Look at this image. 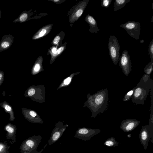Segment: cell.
<instances>
[{
  "label": "cell",
  "instance_id": "obj_1",
  "mask_svg": "<svg viewBox=\"0 0 153 153\" xmlns=\"http://www.w3.org/2000/svg\"><path fill=\"white\" fill-rule=\"evenodd\" d=\"M153 87V81L151 78L150 75L144 74L135 87L131 99L132 102L136 105H143L149 91Z\"/></svg>",
  "mask_w": 153,
  "mask_h": 153
},
{
  "label": "cell",
  "instance_id": "obj_2",
  "mask_svg": "<svg viewBox=\"0 0 153 153\" xmlns=\"http://www.w3.org/2000/svg\"><path fill=\"white\" fill-rule=\"evenodd\" d=\"M108 100V91L107 88L100 90L90 97L89 102L92 112V117H96L107 109Z\"/></svg>",
  "mask_w": 153,
  "mask_h": 153
},
{
  "label": "cell",
  "instance_id": "obj_3",
  "mask_svg": "<svg viewBox=\"0 0 153 153\" xmlns=\"http://www.w3.org/2000/svg\"><path fill=\"white\" fill-rule=\"evenodd\" d=\"M42 139L40 135H34L24 140L20 147L21 153H30L37 151Z\"/></svg>",
  "mask_w": 153,
  "mask_h": 153
},
{
  "label": "cell",
  "instance_id": "obj_4",
  "mask_svg": "<svg viewBox=\"0 0 153 153\" xmlns=\"http://www.w3.org/2000/svg\"><path fill=\"white\" fill-rule=\"evenodd\" d=\"M108 47L110 57L115 65L118 63L120 58V46L118 40L114 36L111 35L108 39Z\"/></svg>",
  "mask_w": 153,
  "mask_h": 153
},
{
  "label": "cell",
  "instance_id": "obj_5",
  "mask_svg": "<svg viewBox=\"0 0 153 153\" xmlns=\"http://www.w3.org/2000/svg\"><path fill=\"white\" fill-rule=\"evenodd\" d=\"M120 27L124 29L133 38L137 40L139 39L141 29L140 22L128 21L120 25Z\"/></svg>",
  "mask_w": 153,
  "mask_h": 153
},
{
  "label": "cell",
  "instance_id": "obj_6",
  "mask_svg": "<svg viewBox=\"0 0 153 153\" xmlns=\"http://www.w3.org/2000/svg\"><path fill=\"white\" fill-rule=\"evenodd\" d=\"M101 132V130L100 129L79 128L75 132L74 137L84 141H87Z\"/></svg>",
  "mask_w": 153,
  "mask_h": 153
},
{
  "label": "cell",
  "instance_id": "obj_7",
  "mask_svg": "<svg viewBox=\"0 0 153 153\" xmlns=\"http://www.w3.org/2000/svg\"><path fill=\"white\" fill-rule=\"evenodd\" d=\"M119 61V65L123 74L125 75L128 76L132 71V66L130 56L127 50L123 51L120 57Z\"/></svg>",
  "mask_w": 153,
  "mask_h": 153
},
{
  "label": "cell",
  "instance_id": "obj_8",
  "mask_svg": "<svg viewBox=\"0 0 153 153\" xmlns=\"http://www.w3.org/2000/svg\"><path fill=\"white\" fill-rule=\"evenodd\" d=\"M150 128L149 125L142 126L139 134V138L141 143L144 148L146 150L148 147L149 140L151 137Z\"/></svg>",
  "mask_w": 153,
  "mask_h": 153
},
{
  "label": "cell",
  "instance_id": "obj_9",
  "mask_svg": "<svg viewBox=\"0 0 153 153\" xmlns=\"http://www.w3.org/2000/svg\"><path fill=\"white\" fill-rule=\"evenodd\" d=\"M140 121L134 119L128 118L121 122L120 128L125 132L131 131L139 124Z\"/></svg>",
  "mask_w": 153,
  "mask_h": 153
},
{
  "label": "cell",
  "instance_id": "obj_10",
  "mask_svg": "<svg viewBox=\"0 0 153 153\" xmlns=\"http://www.w3.org/2000/svg\"><path fill=\"white\" fill-rule=\"evenodd\" d=\"M68 126H64L57 125L52 130L50 138L48 141V144L51 145L57 141L61 137Z\"/></svg>",
  "mask_w": 153,
  "mask_h": 153
},
{
  "label": "cell",
  "instance_id": "obj_11",
  "mask_svg": "<svg viewBox=\"0 0 153 153\" xmlns=\"http://www.w3.org/2000/svg\"><path fill=\"white\" fill-rule=\"evenodd\" d=\"M4 130L7 132L6 134L7 140L11 139L10 143L13 145L16 142V134L17 128L16 126L11 123H8L4 126Z\"/></svg>",
  "mask_w": 153,
  "mask_h": 153
},
{
  "label": "cell",
  "instance_id": "obj_12",
  "mask_svg": "<svg viewBox=\"0 0 153 153\" xmlns=\"http://www.w3.org/2000/svg\"><path fill=\"white\" fill-rule=\"evenodd\" d=\"M89 0L82 1L77 7L72 14L70 18V21L74 22L76 21L82 14L88 3Z\"/></svg>",
  "mask_w": 153,
  "mask_h": 153
},
{
  "label": "cell",
  "instance_id": "obj_13",
  "mask_svg": "<svg viewBox=\"0 0 153 153\" xmlns=\"http://www.w3.org/2000/svg\"><path fill=\"white\" fill-rule=\"evenodd\" d=\"M14 36L11 34L4 36L0 42V52L9 49L14 42Z\"/></svg>",
  "mask_w": 153,
  "mask_h": 153
},
{
  "label": "cell",
  "instance_id": "obj_14",
  "mask_svg": "<svg viewBox=\"0 0 153 153\" xmlns=\"http://www.w3.org/2000/svg\"><path fill=\"white\" fill-rule=\"evenodd\" d=\"M85 20L89 24L90 28L89 31L97 33L100 30L97 26V21L94 18L88 14L86 16Z\"/></svg>",
  "mask_w": 153,
  "mask_h": 153
},
{
  "label": "cell",
  "instance_id": "obj_15",
  "mask_svg": "<svg viewBox=\"0 0 153 153\" xmlns=\"http://www.w3.org/2000/svg\"><path fill=\"white\" fill-rule=\"evenodd\" d=\"M52 27V25L50 24L45 26L36 33L32 37L33 39L40 38L46 35L51 31Z\"/></svg>",
  "mask_w": 153,
  "mask_h": 153
},
{
  "label": "cell",
  "instance_id": "obj_16",
  "mask_svg": "<svg viewBox=\"0 0 153 153\" xmlns=\"http://www.w3.org/2000/svg\"><path fill=\"white\" fill-rule=\"evenodd\" d=\"M0 106L4 109L6 113L9 114V120L14 121L15 119L13 109L10 104L6 101H4L1 103Z\"/></svg>",
  "mask_w": 153,
  "mask_h": 153
},
{
  "label": "cell",
  "instance_id": "obj_17",
  "mask_svg": "<svg viewBox=\"0 0 153 153\" xmlns=\"http://www.w3.org/2000/svg\"><path fill=\"white\" fill-rule=\"evenodd\" d=\"M30 13L29 11H23L19 14L18 17L13 21V22H19L20 23L25 22L28 19Z\"/></svg>",
  "mask_w": 153,
  "mask_h": 153
},
{
  "label": "cell",
  "instance_id": "obj_18",
  "mask_svg": "<svg viewBox=\"0 0 153 153\" xmlns=\"http://www.w3.org/2000/svg\"><path fill=\"white\" fill-rule=\"evenodd\" d=\"M130 0H115L114 3V11H115L124 7Z\"/></svg>",
  "mask_w": 153,
  "mask_h": 153
},
{
  "label": "cell",
  "instance_id": "obj_19",
  "mask_svg": "<svg viewBox=\"0 0 153 153\" xmlns=\"http://www.w3.org/2000/svg\"><path fill=\"white\" fill-rule=\"evenodd\" d=\"M119 144L114 137H111L107 139L103 143V145L109 147H114L117 146Z\"/></svg>",
  "mask_w": 153,
  "mask_h": 153
},
{
  "label": "cell",
  "instance_id": "obj_20",
  "mask_svg": "<svg viewBox=\"0 0 153 153\" xmlns=\"http://www.w3.org/2000/svg\"><path fill=\"white\" fill-rule=\"evenodd\" d=\"M10 148L6 141H0V153H9L8 150Z\"/></svg>",
  "mask_w": 153,
  "mask_h": 153
},
{
  "label": "cell",
  "instance_id": "obj_21",
  "mask_svg": "<svg viewBox=\"0 0 153 153\" xmlns=\"http://www.w3.org/2000/svg\"><path fill=\"white\" fill-rule=\"evenodd\" d=\"M153 60H151L143 69L144 71L146 74L150 75L153 71Z\"/></svg>",
  "mask_w": 153,
  "mask_h": 153
},
{
  "label": "cell",
  "instance_id": "obj_22",
  "mask_svg": "<svg viewBox=\"0 0 153 153\" xmlns=\"http://www.w3.org/2000/svg\"><path fill=\"white\" fill-rule=\"evenodd\" d=\"M135 88V87L126 93L124 95L123 99V101L124 102H127L131 99V97L134 91Z\"/></svg>",
  "mask_w": 153,
  "mask_h": 153
},
{
  "label": "cell",
  "instance_id": "obj_23",
  "mask_svg": "<svg viewBox=\"0 0 153 153\" xmlns=\"http://www.w3.org/2000/svg\"><path fill=\"white\" fill-rule=\"evenodd\" d=\"M149 55L150 56L151 60H153V39H152L149 45Z\"/></svg>",
  "mask_w": 153,
  "mask_h": 153
},
{
  "label": "cell",
  "instance_id": "obj_24",
  "mask_svg": "<svg viewBox=\"0 0 153 153\" xmlns=\"http://www.w3.org/2000/svg\"><path fill=\"white\" fill-rule=\"evenodd\" d=\"M112 0H101L100 6L105 8H108L110 5Z\"/></svg>",
  "mask_w": 153,
  "mask_h": 153
},
{
  "label": "cell",
  "instance_id": "obj_25",
  "mask_svg": "<svg viewBox=\"0 0 153 153\" xmlns=\"http://www.w3.org/2000/svg\"><path fill=\"white\" fill-rule=\"evenodd\" d=\"M27 96H31L33 95L35 93V90L33 88H30L27 90Z\"/></svg>",
  "mask_w": 153,
  "mask_h": 153
},
{
  "label": "cell",
  "instance_id": "obj_26",
  "mask_svg": "<svg viewBox=\"0 0 153 153\" xmlns=\"http://www.w3.org/2000/svg\"><path fill=\"white\" fill-rule=\"evenodd\" d=\"M4 72L0 71V86L2 84L4 80Z\"/></svg>",
  "mask_w": 153,
  "mask_h": 153
},
{
  "label": "cell",
  "instance_id": "obj_27",
  "mask_svg": "<svg viewBox=\"0 0 153 153\" xmlns=\"http://www.w3.org/2000/svg\"><path fill=\"white\" fill-rule=\"evenodd\" d=\"M60 37L59 36H56L53 41V44L54 45H56L58 43L60 40Z\"/></svg>",
  "mask_w": 153,
  "mask_h": 153
},
{
  "label": "cell",
  "instance_id": "obj_28",
  "mask_svg": "<svg viewBox=\"0 0 153 153\" xmlns=\"http://www.w3.org/2000/svg\"><path fill=\"white\" fill-rule=\"evenodd\" d=\"M40 67L39 64L38 63L36 64L34 67V70L36 72L38 71L40 68Z\"/></svg>",
  "mask_w": 153,
  "mask_h": 153
},
{
  "label": "cell",
  "instance_id": "obj_29",
  "mask_svg": "<svg viewBox=\"0 0 153 153\" xmlns=\"http://www.w3.org/2000/svg\"><path fill=\"white\" fill-rule=\"evenodd\" d=\"M64 47L62 46L59 48L57 50V52L58 54H60L64 50Z\"/></svg>",
  "mask_w": 153,
  "mask_h": 153
},
{
  "label": "cell",
  "instance_id": "obj_30",
  "mask_svg": "<svg viewBox=\"0 0 153 153\" xmlns=\"http://www.w3.org/2000/svg\"><path fill=\"white\" fill-rule=\"evenodd\" d=\"M71 81V78L68 77L64 81V83L65 85H68L70 82Z\"/></svg>",
  "mask_w": 153,
  "mask_h": 153
},
{
  "label": "cell",
  "instance_id": "obj_31",
  "mask_svg": "<svg viewBox=\"0 0 153 153\" xmlns=\"http://www.w3.org/2000/svg\"><path fill=\"white\" fill-rule=\"evenodd\" d=\"M47 145V144H46L44 146L43 148L39 151L37 152V151L35 152H32L30 153H42V152L44 150Z\"/></svg>",
  "mask_w": 153,
  "mask_h": 153
},
{
  "label": "cell",
  "instance_id": "obj_32",
  "mask_svg": "<svg viewBox=\"0 0 153 153\" xmlns=\"http://www.w3.org/2000/svg\"><path fill=\"white\" fill-rule=\"evenodd\" d=\"M144 42V41L143 39H142L140 41V43H142V44Z\"/></svg>",
  "mask_w": 153,
  "mask_h": 153
},
{
  "label": "cell",
  "instance_id": "obj_33",
  "mask_svg": "<svg viewBox=\"0 0 153 153\" xmlns=\"http://www.w3.org/2000/svg\"><path fill=\"white\" fill-rule=\"evenodd\" d=\"M52 1L55 2H57L59 1H60V0H52Z\"/></svg>",
  "mask_w": 153,
  "mask_h": 153
},
{
  "label": "cell",
  "instance_id": "obj_34",
  "mask_svg": "<svg viewBox=\"0 0 153 153\" xmlns=\"http://www.w3.org/2000/svg\"><path fill=\"white\" fill-rule=\"evenodd\" d=\"M1 9H0V18H1Z\"/></svg>",
  "mask_w": 153,
  "mask_h": 153
},
{
  "label": "cell",
  "instance_id": "obj_35",
  "mask_svg": "<svg viewBox=\"0 0 153 153\" xmlns=\"http://www.w3.org/2000/svg\"><path fill=\"white\" fill-rule=\"evenodd\" d=\"M153 16H152V21H151L152 22H153Z\"/></svg>",
  "mask_w": 153,
  "mask_h": 153
},
{
  "label": "cell",
  "instance_id": "obj_36",
  "mask_svg": "<svg viewBox=\"0 0 153 153\" xmlns=\"http://www.w3.org/2000/svg\"><path fill=\"white\" fill-rule=\"evenodd\" d=\"M153 3H152V9H153Z\"/></svg>",
  "mask_w": 153,
  "mask_h": 153
}]
</instances>
